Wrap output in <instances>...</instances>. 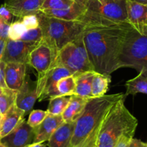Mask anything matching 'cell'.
Wrapping results in <instances>:
<instances>
[{
  "label": "cell",
  "instance_id": "5b68a950",
  "mask_svg": "<svg viewBox=\"0 0 147 147\" xmlns=\"http://www.w3.org/2000/svg\"><path fill=\"white\" fill-rule=\"evenodd\" d=\"M120 68L130 67L138 71L147 70V35L131 27L126 34L119 59Z\"/></svg>",
  "mask_w": 147,
  "mask_h": 147
},
{
  "label": "cell",
  "instance_id": "f546056e",
  "mask_svg": "<svg viewBox=\"0 0 147 147\" xmlns=\"http://www.w3.org/2000/svg\"><path fill=\"white\" fill-rule=\"evenodd\" d=\"M48 112L47 111L41 110H34L31 111L30 113L29 118L27 119V122L29 125L32 128H34L38 126L40 123L43 121V120L45 118Z\"/></svg>",
  "mask_w": 147,
  "mask_h": 147
},
{
  "label": "cell",
  "instance_id": "7402d4cb",
  "mask_svg": "<svg viewBox=\"0 0 147 147\" xmlns=\"http://www.w3.org/2000/svg\"><path fill=\"white\" fill-rule=\"evenodd\" d=\"M126 97L129 95H135L138 93H143L147 95V70L143 69L139 74L131 79L126 82Z\"/></svg>",
  "mask_w": 147,
  "mask_h": 147
},
{
  "label": "cell",
  "instance_id": "ab89813d",
  "mask_svg": "<svg viewBox=\"0 0 147 147\" xmlns=\"http://www.w3.org/2000/svg\"><path fill=\"white\" fill-rule=\"evenodd\" d=\"M0 147H7V146H4V144H1V143L0 142Z\"/></svg>",
  "mask_w": 147,
  "mask_h": 147
},
{
  "label": "cell",
  "instance_id": "8d00e7d4",
  "mask_svg": "<svg viewBox=\"0 0 147 147\" xmlns=\"http://www.w3.org/2000/svg\"><path fill=\"white\" fill-rule=\"evenodd\" d=\"M7 39L0 38V61H1L3 53H4V48H5L6 46V42H7Z\"/></svg>",
  "mask_w": 147,
  "mask_h": 147
},
{
  "label": "cell",
  "instance_id": "ba28073f",
  "mask_svg": "<svg viewBox=\"0 0 147 147\" xmlns=\"http://www.w3.org/2000/svg\"><path fill=\"white\" fill-rule=\"evenodd\" d=\"M87 12L113 22H127L126 0H87Z\"/></svg>",
  "mask_w": 147,
  "mask_h": 147
},
{
  "label": "cell",
  "instance_id": "e0dca14e",
  "mask_svg": "<svg viewBox=\"0 0 147 147\" xmlns=\"http://www.w3.org/2000/svg\"><path fill=\"white\" fill-rule=\"evenodd\" d=\"M64 122L63 116L47 114L42 122L34 128V138L33 143H44L48 141L52 134Z\"/></svg>",
  "mask_w": 147,
  "mask_h": 147
},
{
  "label": "cell",
  "instance_id": "7a4b0ae2",
  "mask_svg": "<svg viewBox=\"0 0 147 147\" xmlns=\"http://www.w3.org/2000/svg\"><path fill=\"white\" fill-rule=\"evenodd\" d=\"M125 97L110 108L99 130L96 147H116L124 134L135 133L138 120L125 106Z\"/></svg>",
  "mask_w": 147,
  "mask_h": 147
},
{
  "label": "cell",
  "instance_id": "83f0119b",
  "mask_svg": "<svg viewBox=\"0 0 147 147\" xmlns=\"http://www.w3.org/2000/svg\"><path fill=\"white\" fill-rule=\"evenodd\" d=\"M27 30V28L22 22L21 20L14 21L9 24L7 38L12 40H20L21 36Z\"/></svg>",
  "mask_w": 147,
  "mask_h": 147
},
{
  "label": "cell",
  "instance_id": "52a82bcc",
  "mask_svg": "<svg viewBox=\"0 0 147 147\" xmlns=\"http://www.w3.org/2000/svg\"><path fill=\"white\" fill-rule=\"evenodd\" d=\"M59 50L47 39L42 40L32 50L27 64L35 69L38 74L37 80L42 79L57 65Z\"/></svg>",
  "mask_w": 147,
  "mask_h": 147
},
{
  "label": "cell",
  "instance_id": "d6986e66",
  "mask_svg": "<svg viewBox=\"0 0 147 147\" xmlns=\"http://www.w3.org/2000/svg\"><path fill=\"white\" fill-rule=\"evenodd\" d=\"M25 113L14 104L2 115L0 125V139L12 131L23 120Z\"/></svg>",
  "mask_w": 147,
  "mask_h": 147
},
{
  "label": "cell",
  "instance_id": "8992f818",
  "mask_svg": "<svg viewBox=\"0 0 147 147\" xmlns=\"http://www.w3.org/2000/svg\"><path fill=\"white\" fill-rule=\"evenodd\" d=\"M57 65L63 66L73 75L95 71L83 42V34L59 50Z\"/></svg>",
  "mask_w": 147,
  "mask_h": 147
},
{
  "label": "cell",
  "instance_id": "4dcf8cb0",
  "mask_svg": "<svg viewBox=\"0 0 147 147\" xmlns=\"http://www.w3.org/2000/svg\"><path fill=\"white\" fill-rule=\"evenodd\" d=\"M101 122L96 128H94V130L88 135L86 139L83 140L80 144H78L76 147H96L98 135L99 130H100V125H101Z\"/></svg>",
  "mask_w": 147,
  "mask_h": 147
},
{
  "label": "cell",
  "instance_id": "9a60e30c",
  "mask_svg": "<svg viewBox=\"0 0 147 147\" xmlns=\"http://www.w3.org/2000/svg\"><path fill=\"white\" fill-rule=\"evenodd\" d=\"M45 0H5L4 4L14 15L21 19L24 16L37 14Z\"/></svg>",
  "mask_w": 147,
  "mask_h": 147
},
{
  "label": "cell",
  "instance_id": "7bdbcfd3",
  "mask_svg": "<svg viewBox=\"0 0 147 147\" xmlns=\"http://www.w3.org/2000/svg\"><path fill=\"white\" fill-rule=\"evenodd\" d=\"M25 147H29V145H28V146H25Z\"/></svg>",
  "mask_w": 147,
  "mask_h": 147
},
{
  "label": "cell",
  "instance_id": "d6a6232c",
  "mask_svg": "<svg viewBox=\"0 0 147 147\" xmlns=\"http://www.w3.org/2000/svg\"><path fill=\"white\" fill-rule=\"evenodd\" d=\"M13 18L14 15L11 14V12L4 4H2L0 7V19L7 24H10L13 22Z\"/></svg>",
  "mask_w": 147,
  "mask_h": 147
},
{
  "label": "cell",
  "instance_id": "d590c367",
  "mask_svg": "<svg viewBox=\"0 0 147 147\" xmlns=\"http://www.w3.org/2000/svg\"><path fill=\"white\" fill-rule=\"evenodd\" d=\"M128 147H147V143L143 142L137 138H132L128 145Z\"/></svg>",
  "mask_w": 147,
  "mask_h": 147
},
{
  "label": "cell",
  "instance_id": "836d02e7",
  "mask_svg": "<svg viewBox=\"0 0 147 147\" xmlns=\"http://www.w3.org/2000/svg\"><path fill=\"white\" fill-rule=\"evenodd\" d=\"M134 133H126L122 135L118 144H116V147H128L131 139L134 138Z\"/></svg>",
  "mask_w": 147,
  "mask_h": 147
},
{
  "label": "cell",
  "instance_id": "8fae6325",
  "mask_svg": "<svg viewBox=\"0 0 147 147\" xmlns=\"http://www.w3.org/2000/svg\"><path fill=\"white\" fill-rule=\"evenodd\" d=\"M34 138V128L23 120L12 131L0 139L7 147H25L32 144Z\"/></svg>",
  "mask_w": 147,
  "mask_h": 147
},
{
  "label": "cell",
  "instance_id": "f1b7e54d",
  "mask_svg": "<svg viewBox=\"0 0 147 147\" xmlns=\"http://www.w3.org/2000/svg\"><path fill=\"white\" fill-rule=\"evenodd\" d=\"M42 37V32L39 26L36 28L26 30L24 34L21 36L20 40L30 43H39L41 41Z\"/></svg>",
  "mask_w": 147,
  "mask_h": 147
},
{
  "label": "cell",
  "instance_id": "ac0fdd59",
  "mask_svg": "<svg viewBox=\"0 0 147 147\" xmlns=\"http://www.w3.org/2000/svg\"><path fill=\"white\" fill-rule=\"evenodd\" d=\"M76 122H63L48 139L49 147H70Z\"/></svg>",
  "mask_w": 147,
  "mask_h": 147
},
{
  "label": "cell",
  "instance_id": "d4e9b609",
  "mask_svg": "<svg viewBox=\"0 0 147 147\" xmlns=\"http://www.w3.org/2000/svg\"><path fill=\"white\" fill-rule=\"evenodd\" d=\"M17 90L4 88L0 95V115H3L15 104Z\"/></svg>",
  "mask_w": 147,
  "mask_h": 147
},
{
  "label": "cell",
  "instance_id": "ffe728a7",
  "mask_svg": "<svg viewBox=\"0 0 147 147\" xmlns=\"http://www.w3.org/2000/svg\"><path fill=\"white\" fill-rule=\"evenodd\" d=\"M88 99L76 95H70L68 105L62 114L65 122H76L83 113Z\"/></svg>",
  "mask_w": 147,
  "mask_h": 147
},
{
  "label": "cell",
  "instance_id": "7c38bea8",
  "mask_svg": "<svg viewBox=\"0 0 147 147\" xmlns=\"http://www.w3.org/2000/svg\"><path fill=\"white\" fill-rule=\"evenodd\" d=\"M127 23L138 33L147 35V5L126 0Z\"/></svg>",
  "mask_w": 147,
  "mask_h": 147
},
{
  "label": "cell",
  "instance_id": "5bb4252c",
  "mask_svg": "<svg viewBox=\"0 0 147 147\" xmlns=\"http://www.w3.org/2000/svg\"><path fill=\"white\" fill-rule=\"evenodd\" d=\"M37 99L36 82H30L29 76H26L25 81L22 87L17 91L15 104L20 110L28 113L34 106Z\"/></svg>",
  "mask_w": 147,
  "mask_h": 147
},
{
  "label": "cell",
  "instance_id": "6da1fadb",
  "mask_svg": "<svg viewBox=\"0 0 147 147\" xmlns=\"http://www.w3.org/2000/svg\"><path fill=\"white\" fill-rule=\"evenodd\" d=\"M83 39L89 59L96 72L109 74L120 69L119 59L126 34L131 26L116 23L86 12Z\"/></svg>",
  "mask_w": 147,
  "mask_h": 147
},
{
  "label": "cell",
  "instance_id": "e575fe53",
  "mask_svg": "<svg viewBox=\"0 0 147 147\" xmlns=\"http://www.w3.org/2000/svg\"><path fill=\"white\" fill-rule=\"evenodd\" d=\"M5 62L0 61V87L1 88H7L6 85L5 80H4V70H5Z\"/></svg>",
  "mask_w": 147,
  "mask_h": 147
},
{
  "label": "cell",
  "instance_id": "1f68e13d",
  "mask_svg": "<svg viewBox=\"0 0 147 147\" xmlns=\"http://www.w3.org/2000/svg\"><path fill=\"white\" fill-rule=\"evenodd\" d=\"M20 20L25 26L27 30L34 29L39 27V19L37 14H27L22 17Z\"/></svg>",
  "mask_w": 147,
  "mask_h": 147
},
{
  "label": "cell",
  "instance_id": "2e32d148",
  "mask_svg": "<svg viewBox=\"0 0 147 147\" xmlns=\"http://www.w3.org/2000/svg\"><path fill=\"white\" fill-rule=\"evenodd\" d=\"M27 64L10 62L7 63L4 70V80L7 88L18 91L25 81Z\"/></svg>",
  "mask_w": 147,
  "mask_h": 147
},
{
  "label": "cell",
  "instance_id": "603a6c76",
  "mask_svg": "<svg viewBox=\"0 0 147 147\" xmlns=\"http://www.w3.org/2000/svg\"><path fill=\"white\" fill-rule=\"evenodd\" d=\"M111 82V75L96 72L92 82V95L93 97H99L106 95Z\"/></svg>",
  "mask_w": 147,
  "mask_h": 147
},
{
  "label": "cell",
  "instance_id": "4fadbf2b",
  "mask_svg": "<svg viewBox=\"0 0 147 147\" xmlns=\"http://www.w3.org/2000/svg\"><path fill=\"white\" fill-rule=\"evenodd\" d=\"M40 12L49 17L69 21L81 22L87 12V0H76L73 5L65 10H45Z\"/></svg>",
  "mask_w": 147,
  "mask_h": 147
},
{
  "label": "cell",
  "instance_id": "60d3db41",
  "mask_svg": "<svg viewBox=\"0 0 147 147\" xmlns=\"http://www.w3.org/2000/svg\"><path fill=\"white\" fill-rule=\"evenodd\" d=\"M1 119H2V115H0V125H1Z\"/></svg>",
  "mask_w": 147,
  "mask_h": 147
},
{
  "label": "cell",
  "instance_id": "3957f363",
  "mask_svg": "<svg viewBox=\"0 0 147 147\" xmlns=\"http://www.w3.org/2000/svg\"><path fill=\"white\" fill-rule=\"evenodd\" d=\"M123 97H126L124 94L118 93L89 98L83 113L76 120L70 147L77 146L86 139L103 121L113 104Z\"/></svg>",
  "mask_w": 147,
  "mask_h": 147
},
{
  "label": "cell",
  "instance_id": "cb8c5ba5",
  "mask_svg": "<svg viewBox=\"0 0 147 147\" xmlns=\"http://www.w3.org/2000/svg\"><path fill=\"white\" fill-rule=\"evenodd\" d=\"M47 112L53 115H61L70 99V95H59L50 98Z\"/></svg>",
  "mask_w": 147,
  "mask_h": 147
},
{
  "label": "cell",
  "instance_id": "4316f807",
  "mask_svg": "<svg viewBox=\"0 0 147 147\" xmlns=\"http://www.w3.org/2000/svg\"><path fill=\"white\" fill-rule=\"evenodd\" d=\"M76 0H45L40 10H65L73 5Z\"/></svg>",
  "mask_w": 147,
  "mask_h": 147
},
{
  "label": "cell",
  "instance_id": "44dd1931",
  "mask_svg": "<svg viewBox=\"0 0 147 147\" xmlns=\"http://www.w3.org/2000/svg\"><path fill=\"white\" fill-rule=\"evenodd\" d=\"M96 71H86L75 74L76 90L74 95L86 98L93 97L92 95V82Z\"/></svg>",
  "mask_w": 147,
  "mask_h": 147
},
{
  "label": "cell",
  "instance_id": "30bf717a",
  "mask_svg": "<svg viewBox=\"0 0 147 147\" xmlns=\"http://www.w3.org/2000/svg\"><path fill=\"white\" fill-rule=\"evenodd\" d=\"M37 43L20 40H12L7 38L1 61L6 63L15 62L27 65L29 55Z\"/></svg>",
  "mask_w": 147,
  "mask_h": 147
},
{
  "label": "cell",
  "instance_id": "b9f144b4",
  "mask_svg": "<svg viewBox=\"0 0 147 147\" xmlns=\"http://www.w3.org/2000/svg\"><path fill=\"white\" fill-rule=\"evenodd\" d=\"M2 89H3V88H1V87H0V95H1V92H2Z\"/></svg>",
  "mask_w": 147,
  "mask_h": 147
},
{
  "label": "cell",
  "instance_id": "74e56055",
  "mask_svg": "<svg viewBox=\"0 0 147 147\" xmlns=\"http://www.w3.org/2000/svg\"><path fill=\"white\" fill-rule=\"evenodd\" d=\"M29 147H45V145L43 143H32L29 145Z\"/></svg>",
  "mask_w": 147,
  "mask_h": 147
},
{
  "label": "cell",
  "instance_id": "484cf974",
  "mask_svg": "<svg viewBox=\"0 0 147 147\" xmlns=\"http://www.w3.org/2000/svg\"><path fill=\"white\" fill-rule=\"evenodd\" d=\"M76 86V77L74 75L63 78L57 84V89L60 95H74Z\"/></svg>",
  "mask_w": 147,
  "mask_h": 147
},
{
  "label": "cell",
  "instance_id": "9c48e42d",
  "mask_svg": "<svg viewBox=\"0 0 147 147\" xmlns=\"http://www.w3.org/2000/svg\"><path fill=\"white\" fill-rule=\"evenodd\" d=\"M70 75L73 74L61 65H57L51 69L44 78L36 82L37 99L42 101L60 95L57 89V82L60 79Z\"/></svg>",
  "mask_w": 147,
  "mask_h": 147
},
{
  "label": "cell",
  "instance_id": "277c9868",
  "mask_svg": "<svg viewBox=\"0 0 147 147\" xmlns=\"http://www.w3.org/2000/svg\"><path fill=\"white\" fill-rule=\"evenodd\" d=\"M37 16L43 37L53 43L58 50L80 36L85 27V24L81 22L49 17L40 12L37 13Z\"/></svg>",
  "mask_w": 147,
  "mask_h": 147
},
{
  "label": "cell",
  "instance_id": "f35d334b",
  "mask_svg": "<svg viewBox=\"0 0 147 147\" xmlns=\"http://www.w3.org/2000/svg\"><path fill=\"white\" fill-rule=\"evenodd\" d=\"M132 1H136V2H139L141 3V4H146V5H147V0H132Z\"/></svg>",
  "mask_w": 147,
  "mask_h": 147
}]
</instances>
